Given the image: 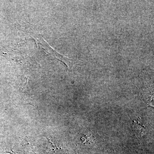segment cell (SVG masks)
<instances>
[{"mask_svg":"<svg viewBox=\"0 0 154 154\" xmlns=\"http://www.w3.org/2000/svg\"><path fill=\"white\" fill-rule=\"evenodd\" d=\"M36 39L39 47L45 51V52L49 54L50 55L53 56L55 58L59 60L64 64L69 70L71 69L72 67L74 65L75 62L73 60L70 59L68 58L65 57L60 54L48 46L46 42L44 39L40 37H36Z\"/></svg>","mask_w":154,"mask_h":154,"instance_id":"1","label":"cell"}]
</instances>
